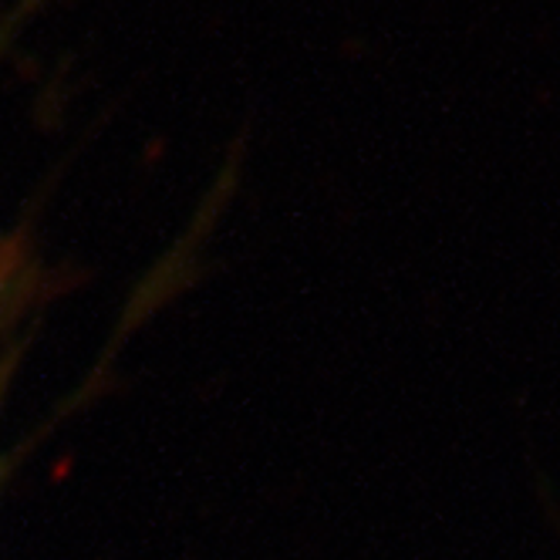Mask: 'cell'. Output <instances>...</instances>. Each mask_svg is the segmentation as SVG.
<instances>
[{"instance_id":"cell-1","label":"cell","mask_w":560,"mask_h":560,"mask_svg":"<svg viewBox=\"0 0 560 560\" xmlns=\"http://www.w3.org/2000/svg\"><path fill=\"white\" fill-rule=\"evenodd\" d=\"M37 4H42V0H21V4H18L4 21H0V55H4V51L11 48V42H14L18 31H21V24L37 11Z\"/></svg>"}]
</instances>
